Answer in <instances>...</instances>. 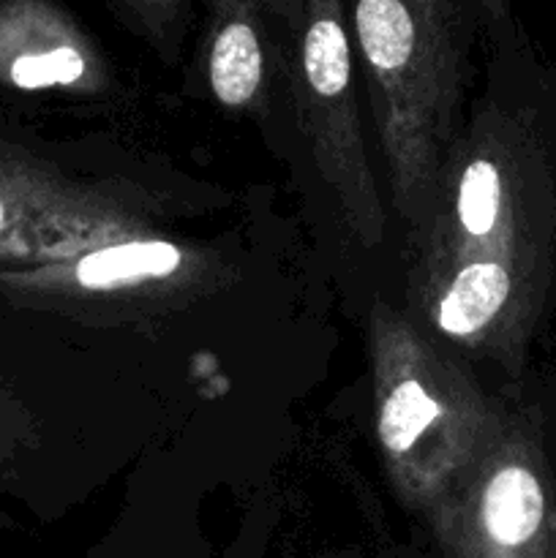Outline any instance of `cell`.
Returning a JSON list of instances; mask_svg holds the SVG:
<instances>
[{
  "mask_svg": "<svg viewBox=\"0 0 556 558\" xmlns=\"http://www.w3.org/2000/svg\"><path fill=\"white\" fill-rule=\"evenodd\" d=\"M303 80L305 120L322 174L341 196L354 232L376 243L385 221L354 112L349 38L333 9H322L305 31Z\"/></svg>",
  "mask_w": 556,
  "mask_h": 558,
  "instance_id": "7a4b0ae2",
  "label": "cell"
},
{
  "mask_svg": "<svg viewBox=\"0 0 556 558\" xmlns=\"http://www.w3.org/2000/svg\"><path fill=\"white\" fill-rule=\"evenodd\" d=\"M180 254L169 243H125L87 254L76 265V278L87 289L114 287L136 278L167 276L178 270Z\"/></svg>",
  "mask_w": 556,
  "mask_h": 558,
  "instance_id": "8992f818",
  "label": "cell"
},
{
  "mask_svg": "<svg viewBox=\"0 0 556 558\" xmlns=\"http://www.w3.org/2000/svg\"><path fill=\"white\" fill-rule=\"evenodd\" d=\"M85 71V60L76 49L60 47L44 54H25L11 65V80L22 90H38L49 85H71Z\"/></svg>",
  "mask_w": 556,
  "mask_h": 558,
  "instance_id": "52a82bcc",
  "label": "cell"
},
{
  "mask_svg": "<svg viewBox=\"0 0 556 558\" xmlns=\"http://www.w3.org/2000/svg\"><path fill=\"white\" fill-rule=\"evenodd\" d=\"M431 5L363 0L354 31L368 63L382 142L392 167L398 205L420 199L436 178V134L447 125L456 87L452 41Z\"/></svg>",
  "mask_w": 556,
  "mask_h": 558,
  "instance_id": "6da1fadb",
  "label": "cell"
},
{
  "mask_svg": "<svg viewBox=\"0 0 556 558\" xmlns=\"http://www.w3.org/2000/svg\"><path fill=\"white\" fill-rule=\"evenodd\" d=\"M0 223H3V205H0Z\"/></svg>",
  "mask_w": 556,
  "mask_h": 558,
  "instance_id": "ba28073f",
  "label": "cell"
},
{
  "mask_svg": "<svg viewBox=\"0 0 556 558\" xmlns=\"http://www.w3.org/2000/svg\"><path fill=\"white\" fill-rule=\"evenodd\" d=\"M540 450L507 441L485 474L463 558H556V496Z\"/></svg>",
  "mask_w": 556,
  "mask_h": 558,
  "instance_id": "3957f363",
  "label": "cell"
},
{
  "mask_svg": "<svg viewBox=\"0 0 556 558\" xmlns=\"http://www.w3.org/2000/svg\"><path fill=\"white\" fill-rule=\"evenodd\" d=\"M442 414L439 398L414 374H401L390 381L379 401V439L392 458L412 456L423 436L436 428Z\"/></svg>",
  "mask_w": 556,
  "mask_h": 558,
  "instance_id": "277c9868",
  "label": "cell"
},
{
  "mask_svg": "<svg viewBox=\"0 0 556 558\" xmlns=\"http://www.w3.org/2000/svg\"><path fill=\"white\" fill-rule=\"evenodd\" d=\"M262 82V47L254 27L229 22L216 36L210 54V87L227 107L251 101Z\"/></svg>",
  "mask_w": 556,
  "mask_h": 558,
  "instance_id": "5b68a950",
  "label": "cell"
}]
</instances>
